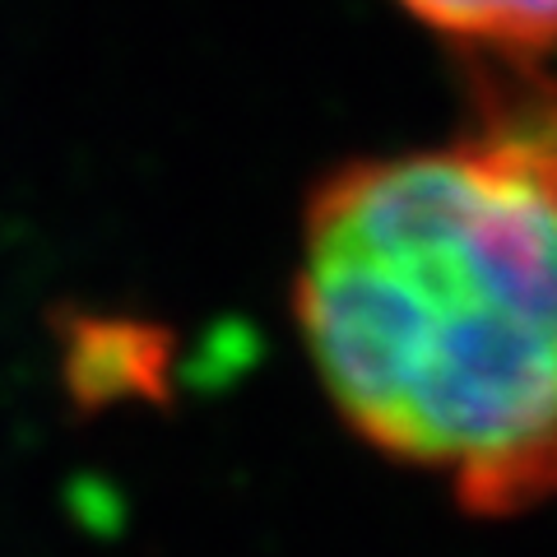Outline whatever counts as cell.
Returning a JSON list of instances; mask_svg holds the SVG:
<instances>
[{
    "mask_svg": "<svg viewBox=\"0 0 557 557\" xmlns=\"http://www.w3.org/2000/svg\"><path fill=\"white\" fill-rule=\"evenodd\" d=\"M298 325L335 409L474 516L557 493V112L344 163L307 200Z\"/></svg>",
    "mask_w": 557,
    "mask_h": 557,
    "instance_id": "1",
    "label": "cell"
},
{
    "mask_svg": "<svg viewBox=\"0 0 557 557\" xmlns=\"http://www.w3.org/2000/svg\"><path fill=\"white\" fill-rule=\"evenodd\" d=\"M413 20L456 42L534 57L557 42V0H399Z\"/></svg>",
    "mask_w": 557,
    "mask_h": 557,
    "instance_id": "2",
    "label": "cell"
},
{
    "mask_svg": "<svg viewBox=\"0 0 557 557\" xmlns=\"http://www.w3.org/2000/svg\"><path fill=\"white\" fill-rule=\"evenodd\" d=\"M159 354H153L149 330H126V325H84L70 372H75L79 395L94 399H116L126 391H149V381L159 376Z\"/></svg>",
    "mask_w": 557,
    "mask_h": 557,
    "instance_id": "3",
    "label": "cell"
}]
</instances>
